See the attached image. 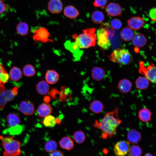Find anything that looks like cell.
Returning a JSON list of instances; mask_svg holds the SVG:
<instances>
[{
  "mask_svg": "<svg viewBox=\"0 0 156 156\" xmlns=\"http://www.w3.org/2000/svg\"><path fill=\"white\" fill-rule=\"evenodd\" d=\"M50 95L53 98L57 97L58 95H60V92L57 89L53 88L49 92Z\"/></svg>",
  "mask_w": 156,
  "mask_h": 156,
  "instance_id": "ab89813d",
  "label": "cell"
},
{
  "mask_svg": "<svg viewBox=\"0 0 156 156\" xmlns=\"http://www.w3.org/2000/svg\"><path fill=\"white\" fill-rule=\"evenodd\" d=\"M131 40L133 45L138 47L144 46L147 42V39L145 36L140 33L134 35Z\"/></svg>",
  "mask_w": 156,
  "mask_h": 156,
  "instance_id": "e0dca14e",
  "label": "cell"
},
{
  "mask_svg": "<svg viewBox=\"0 0 156 156\" xmlns=\"http://www.w3.org/2000/svg\"><path fill=\"white\" fill-rule=\"evenodd\" d=\"M132 86V83L130 80L127 79H123L119 82L118 88L121 93H127L130 91Z\"/></svg>",
  "mask_w": 156,
  "mask_h": 156,
  "instance_id": "5bb4252c",
  "label": "cell"
},
{
  "mask_svg": "<svg viewBox=\"0 0 156 156\" xmlns=\"http://www.w3.org/2000/svg\"><path fill=\"white\" fill-rule=\"evenodd\" d=\"M55 118L53 116L48 115L44 118L43 120V124L44 125L48 127H53L55 126L56 123Z\"/></svg>",
  "mask_w": 156,
  "mask_h": 156,
  "instance_id": "836d02e7",
  "label": "cell"
},
{
  "mask_svg": "<svg viewBox=\"0 0 156 156\" xmlns=\"http://www.w3.org/2000/svg\"><path fill=\"white\" fill-rule=\"evenodd\" d=\"M105 11L109 16H115L120 15L122 9L119 4L111 2L107 6Z\"/></svg>",
  "mask_w": 156,
  "mask_h": 156,
  "instance_id": "8fae6325",
  "label": "cell"
},
{
  "mask_svg": "<svg viewBox=\"0 0 156 156\" xmlns=\"http://www.w3.org/2000/svg\"><path fill=\"white\" fill-rule=\"evenodd\" d=\"M111 26L116 30L120 29L122 26V23L120 20L117 18L112 19L110 22Z\"/></svg>",
  "mask_w": 156,
  "mask_h": 156,
  "instance_id": "74e56055",
  "label": "cell"
},
{
  "mask_svg": "<svg viewBox=\"0 0 156 156\" xmlns=\"http://www.w3.org/2000/svg\"><path fill=\"white\" fill-rule=\"evenodd\" d=\"M59 144L62 148L67 151L72 149L74 146L73 140L67 136L62 137L60 140Z\"/></svg>",
  "mask_w": 156,
  "mask_h": 156,
  "instance_id": "ffe728a7",
  "label": "cell"
},
{
  "mask_svg": "<svg viewBox=\"0 0 156 156\" xmlns=\"http://www.w3.org/2000/svg\"><path fill=\"white\" fill-rule=\"evenodd\" d=\"M51 98L49 96H46L43 98V101L45 103H48L50 101Z\"/></svg>",
  "mask_w": 156,
  "mask_h": 156,
  "instance_id": "f6af8a7d",
  "label": "cell"
},
{
  "mask_svg": "<svg viewBox=\"0 0 156 156\" xmlns=\"http://www.w3.org/2000/svg\"><path fill=\"white\" fill-rule=\"evenodd\" d=\"M6 72L3 66L0 63V84H2L1 81V76L4 73Z\"/></svg>",
  "mask_w": 156,
  "mask_h": 156,
  "instance_id": "ee69618b",
  "label": "cell"
},
{
  "mask_svg": "<svg viewBox=\"0 0 156 156\" xmlns=\"http://www.w3.org/2000/svg\"><path fill=\"white\" fill-rule=\"evenodd\" d=\"M18 108L21 112L27 116L31 115L35 112L34 105L29 101H22L20 103Z\"/></svg>",
  "mask_w": 156,
  "mask_h": 156,
  "instance_id": "30bf717a",
  "label": "cell"
},
{
  "mask_svg": "<svg viewBox=\"0 0 156 156\" xmlns=\"http://www.w3.org/2000/svg\"><path fill=\"white\" fill-rule=\"evenodd\" d=\"M104 105L101 101L95 100L93 101L90 105V109L95 114H99L103 110Z\"/></svg>",
  "mask_w": 156,
  "mask_h": 156,
  "instance_id": "4316f807",
  "label": "cell"
},
{
  "mask_svg": "<svg viewBox=\"0 0 156 156\" xmlns=\"http://www.w3.org/2000/svg\"><path fill=\"white\" fill-rule=\"evenodd\" d=\"M128 152L130 156H141L142 154L141 148L135 145H132L130 147Z\"/></svg>",
  "mask_w": 156,
  "mask_h": 156,
  "instance_id": "e575fe53",
  "label": "cell"
},
{
  "mask_svg": "<svg viewBox=\"0 0 156 156\" xmlns=\"http://www.w3.org/2000/svg\"><path fill=\"white\" fill-rule=\"evenodd\" d=\"M22 130V127L18 125L9 128L8 129L7 131L11 135H16L19 134Z\"/></svg>",
  "mask_w": 156,
  "mask_h": 156,
  "instance_id": "8d00e7d4",
  "label": "cell"
},
{
  "mask_svg": "<svg viewBox=\"0 0 156 156\" xmlns=\"http://www.w3.org/2000/svg\"><path fill=\"white\" fill-rule=\"evenodd\" d=\"M144 156H153L151 154L147 153L145 154Z\"/></svg>",
  "mask_w": 156,
  "mask_h": 156,
  "instance_id": "7dc6e473",
  "label": "cell"
},
{
  "mask_svg": "<svg viewBox=\"0 0 156 156\" xmlns=\"http://www.w3.org/2000/svg\"><path fill=\"white\" fill-rule=\"evenodd\" d=\"M36 88L37 92L39 94L44 95L49 92L50 86L47 81L42 80L37 84Z\"/></svg>",
  "mask_w": 156,
  "mask_h": 156,
  "instance_id": "603a6c76",
  "label": "cell"
},
{
  "mask_svg": "<svg viewBox=\"0 0 156 156\" xmlns=\"http://www.w3.org/2000/svg\"><path fill=\"white\" fill-rule=\"evenodd\" d=\"M73 137L75 142L79 144L83 143L86 138L85 134L81 131H78L75 132L74 134Z\"/></svg>",
  "mask_w": 156,
  "mask_h": 156,
  "instance_id": "d6a6232c",
  "label": "cell"
},
{
  "mask_svg": "<svg viewBox=\"0 0 156 156\" xmlns=\"http://www.w3.org/2000/svg\"><path fill=\"white\" fill-rule=\"evenodd\" d=\"M115 31L107 23L102 24L96 32L98 45L105 50H107L111 45V40L114 35Z\"/></svg>",
  "mask_w": 156,
  "mask_h": 156,
  "instance_id": "7a4b0ae2",
  "label": "cell"
},
{
  "mask_svg": "<svg viewBox=\"0 0 156 156\" xmlns=\"http://www.w3.org/2000/svg\"><path fill=\"white\" fill-rule=\"evenodd\" d=\"M6 5L4 1L0 0V14L3 13L6 10Z\"/></svg>",
  "mask_w": 156,
  "mask_h": 156,
  "instance_id": "b9f144b4",
  "label": "cell"
},
{
  "mask_svg": "<svg viewBox=\"0 0 156 156\" xmlns=\"http://www.w3.org/2000/svg\"><path fill=\"white\" fill-rule=\"evenodd\" d=\"M66 48L70 51L73 53L75 57H80V53L79 47L75 44V42H71L70 41H68L65 44Z\"/></svg>",
  "mask_w": 156,
  "mask_h": 156,
  "instance_id": "484cf974",
  "label": "cell"
},
{
  "mask_svg": "<svg viewBox=\"0 0 156 156\" xmlns=\"http://www.w3.org/2000/svg\"><path fill=\"white\" fill-rule=\"evenodd\" d=\"M95 31L96 28H89L83 30V33L78 35L73 34L75 43L80 49H87L94 46L96 41Z\"/></svg>",
  "mask_w": 156,
  "mask_h": 156,
  "instance_id": "3957f363",
  "label": "cell"
},
{
  "mask_svg": "<svg viewBox=\"0 0 156 156\" xmlns=\"http://www.w3.org/2000/svg\"><path fill=\"white\" fill-rule=\"evenodd\" d=\"M91 18L92 21L94 23L100 24L104 20L105 16L102 12L95 11L92 13Z\"/></svg>",
  "mask_w": 156,
  "mask_h": 156,
  "instance_id": "f546056e",
  "label": "cell"
},
{
  "mask_svg": "<svg viewBox=\"0 0 156 156\" xmlns=\"http://www.w3.org/2000/svg\"><path fill=\"white\" fill-rule=\"evenodd\" d=\"M108 57L113 62L124 65L129 64L133 61L132 56L129 51L123 48L115 49Z\"/></svg>",
  "mask_w": 156,
  "mask_h": 156,
  "instance_id": "5b68a950",
  "label": "cell"
},
{
  "mask_svg": "<svg viewBox=\"0 0 156 156\" xmlns=\"http://www.w3.org/2000/svg\"><path fill=\"white\" fill-rule=\"evenodd\" d=\"M45 78L48 83L53 84L55 83L58 81L59 75L55 70H49L46 73Z\"/></svg>",
  "mask_w": 156,
  "mask_h": 156,
  "instance_id": "7402d4cb",
  "label": "cell"
},
{
  "mask_svg": "<svg viewBox=\"0 0 156 156\" xmlns=\"http://www.w3.org/2000/svg\"><path fill=\"white\" fill-rule=\"evenodd\" d=\"M57 144L56 142L53 140L47 141L45 144L44 148L45 151L51 153L56 150Z\"/></svg>",
  "mask_w": 156,
  "mask_h": 156,
  "instance_id": "1f68e13d",
  "label": "cell"
},
{
  "mask_svg": "<svg viewBox=\"0 0 156 156\" xmlns=\"http://www.w3.org/2000/svg\"><path fill=\"white\" fill-rule=\"evenodd\" d=\"M106 71L102 67H94L92 70L91 75L92 78L96 81H100L104 77Z\"/></svg>",
  "mask_w": 156,
  "mask_h": 156,
  "instance_id": "d6986e66",
  "label": "cell"
},
{
  "mask_svg": "<svg viewBox=\"0 0 156 156\" xmlns=\"http://www.w3.org/2000/svg\"><path fill=\"white\" fill-rule=\"evenodd\" d=\"M149 15L152 21L155 22L156 20V8H153L149 12Z\"/></svg>",
  "mask_w": 156,
  "mask_h": 156,
  "instance_id": "60d3db41",
  "label": "cell"
},
{
  "mask_svg": "<svg viewBox=\"0 0 156 156\" xmlns=\"http://www.w3.org/2000/svg\"><path fill=\"white\" fill-rule=\"evenodd\" d=\"M152 112L148 108H144L140 109L138 113L139 120L143 122H147L151 120Z\"/></svg>",
  "mask_w": 156,
  "mask_h": 156,
  "instance_id": "44dd1931",
  "label": "cell"
},
{
  "mask_svg": "<svg viewBox=\"0 0 156 156\" xmlns=\"http://www.w3.org/2000/svg\"><path fill=\"white\" fill-rule=\"evenodd\" d=\"M48 9L51 13H59L63 9V3L60 0H50L48 3Z\"/></svg>",
  "mask_w": 156,
  "mask_h": 156,
  "instance_id": "4fadbf2b",
  "label": "cell"
},
{
  "mask_svg": "<svg viewBox=\"0 0 156 156\" xmlns=\"http://www.w3.org/2000/svg\"><path fill=\"white\" fill-rule=\"evenodd\" d=\"M18 92L17 87L11 89H5L4 84H0V111L4 108L8 102L14 99Z\"/></svg>",
  "mask_w": 156,
  "mask_h": 156,
  "instance_id": "8992f818",
  "label": "cell"
},
{
  "mask_svg": "<svg viewBox=\"0 0 156 156\" xmlns=\"http://www.w3.org/2000/svg\"><path fill=\"white\" fill-rule=\"evenodd\" d=\"M150 81L145 77H139L135 81V84L137 88L145 90L149 86Z\"/></svg>",
  "mask_w": 156,
  "mask_h": 156,
  "instance_id": "d4e9b609",
  "label": "cell"
},
{
  "mask_svg": "<svg viewBox=\"0 0 156 156\" xmlns=\"http://www.w3.org/2000/svg\"><path fill=\"white\" fill-rule=\"evenodd\" d=\"M139 72L142 75L150 81L154 83H156V67L154 64L151 63L146 67L143 61L139 63Z\"/></svg>",
  "mask_w": 156,
  "mask_h": 156,
  "instance_id": "52a82bcc",
  "label": "cell"
},
{
  "mask_svg": "<svg viewBox=\"0 0 156 156\" xmlns=\"http://www.w3.org/2000/svg\"><path fill=\"white\" fill-rule=\"evenodd\" d=\"M133 35V31L132 29L128 27L123 28L120 32L121 38L125 42H128L131 40Z\"/></svg>",
  "mask_w": 156,
  "mask_h": 156,
  "instance_id": "cb8c5ba5",
  "label": "cell"
},
{
  "mask_svg": "<svg viewBox=\"0 0 156 156\" xmlns=\"http://www.w3.org/2000/svg\"><path fill=\"white\" fill-rule=\"evenodd\" d=\"M33 32V38L36 41L43 43L53 41L51 38L49 33L44 27H39L35 30Z\"/></svg>",
  "mask_w": 156,
  "mask_h": 156,
  "instance_id": "ba28073f",
  "label": "cell"
},
{
  "mask_svg": "<svg viewBox=\"0 0 156 156\" xmlns=\"http://www.w3.org/2000/svg\"><path fill=\"white\" fill-rule=\"evenodd\" d=\"M129 143L125 140L117 142L114 145L113 151L116 156H125L129 152Z\"/></svg>",
  "mask_w": 156,
  "mask_h": 156,
  "instance_id": "9c48e42d",
  "label": "cell"
},
{
  "mask_svg": "<svg viewBox=\"0 0 156 156\" xmlns=\"http://www.w3.org/2000/svg\"><path fill=\"white\" fill-rule=\"evenodd\" d=\"M52 111V108L48 103H44L38 106L37 112L40 117L44 118L50 114Z\"/></svg>",
  "mask_w": 156,
  "mask_h": 156,
  "instance_id": "2e32d148",
  "label": "cell"
},
{
  "mask_svg": "<svg viewBox=\"0 0 156 156\" xmlns=\"http://www.w3.org/2000/svg\"><path fill=\"white\" fill-rule=\"evenodd\" d=\"M63 13L65 16L70 19L75 18L79 14V10L72 5L66 6L64 8Z\"/></svg>",
  "mask_w": 156,
  "mask_h": 156,
  "instance_id": "ac0fdd59",
  "label": "cell"
},
{
  "mask_svg": "<svg viewBox=\"0 0 156 156\" xmlns=\"http://www.w3.org/2000/svg\"><path fill=\"white\" fill-rule=\"evenodd\" d=\"M107 1V0H94L93 5L94 7H99L101 8H105Z\"/></svg>",
  "mask_w": 156,
  "mask_h": 156,
  "instance_id": "f35d334b",
  "label": "cell"
},
{
  "mask_svg": "<svg viewBox=\"0 0 156 156\" xmlns=\"http://www.w3.org/2000/svg\"><path fill=\"white\" fill-rule=\"evenodd\" d=\"M142 135L141 133L135 129H131L128 132L127 140L131 144H135L139 142L141 140Z\"/></svg>",
  "mask_w": 156,
  "mask_h": 156,
  "instance_id": "9a60e30c",
  "label": "cell"
},
{
  "mask_svg": "<svg viewBox=\"0 0 156 156\" xmlns=\"http://www.w3.org/2000/svg\"><path fill=\"white\" fill-rule=\"evenodd\" d=\"M128 26L132 29L138 30L144 25L143 19L139 17L134 16L129 19L127 21Z\"/></svg>",
  "mask_w": 156,
  "mask_h": 156,
  "instance_id": "7c38bea8",
  "label": "cell"
},
{
  "mask_svg": "<svg viewBox=\"0 0 156 156\" xmlns=\"http://www.w3.org/2000/svg\"><path fill=\"white\" fill-rule=\"evenodd\" d=\"M9 76L11 80L17 81L22 77V73L21 70L19 68L14 67L11 69Z\"/></svg>",
  "mask_w": 156,
  "mask_h": 156,
  "instance_id": "f1b7e54d",
  "label": "cell"
},
{
  "mask_svg": "<svg viewBox=\"0 0 156 156\" xmlns=\"http://www.w3.org/2000/svg\"><path fill=\"white\" fill-rule=\"evenodd\" d=\"M118 108L106 113L100 121L96 120L93 124L96 128L102 132V137L112 138L116 134L117 128L122 123L118 116Z\"/></svg>",
  "mask_w": 156,
  "mask_h": 156,
  "instance_id": "6da1fadb",
  "label": "cell"
},
{
  "mask_svg": "<svg viewBox=\"0 0 156 156\" xmlns=\"http://www.w3.org/2000/svg\"><path fill=\"white\" fill-rule=\"evenodd\" d=\"M23 72L25 76L29 77L33 76L36 73L35 68L30 64L25 66L23 68Z\"/></svg>",
  "mask_w": 156,
  "mask_h": 156,
  "instance_id": "d590c367",
  "label": "cell"
},
{
  "mask_svg": "<svg viewBox=\"0 0 156 156\" xmlns=\"http://www.w3.org/2000/svg\"><path fill=\"white\" fill-rule=\"evenodd\" d=\"M6 119L8 125L11 127L18 125L20 122L19 116L15 114L11 113L9 114Z\"/></svg>",
  "mask_w": 156,
  "mask_h": 156,
  "instance_id": "83f0119b",
  "label": "cell"
},
{
  "mask_svg": "<svg viewBox=\"0 0 156 156\" xmlns=\"http://www.w3.org/2000/svg\"><path fill=\"white\" fill-rule=\"evenodd\" d=\"M55 122L58 125H60L61 123V120L59 118H57L55 119Z\"/></svg>",
  "mask_w": 156,
  "mask_h": 156,
  "instance_id": "bcb514c9",
  "label": "cell"
},
{
  "mask_svg": "<svg viewBox=\"0 0 156 156\" xmlns=\"http://www.w3.org/2000/svg\"><path fill=\"white\" fill-rule=\"evenodd\" d=\"M50 156H64L63 152L60 150H56L50 153Z\"/></svg>",
  "mask_w": 156,
  "mask_h": 156,
  "instance_id": "7bdbcfd3",
  "label": "cell"
},
{
  "mask_svg": "<svg viewBox=\"0 0 156 156\" xmlns=\"http://www.w3.org/2000/svg\"><path fill=\"white\" fill-rule=\"evenodd\" d=\"M0 140L4 149L3 156H18L21 153L20 142L12 137L0 135Z\"/></svg>",
  "mask_w": 156,
  "mask_h": 156,
  "instance_id": "277c9868",
  "label": "cell"
},
{
  "mask_svg": "<svg viewBox=\"0 0 156 156\" xmlns=\"http://www.w3.org/2000/svg\"><path fill=\"white\" fill-rule=\"evenodd\" d=\"M16 30L18 34L23 36H25L29 33L28 25L25 22H21L17 25Z\"/></svg>",
  "mask_w": 156,
  "mask_h": 156,
  "instance_id": "4dcf8cb0",
  "label": "cell"
}]
</instances>
